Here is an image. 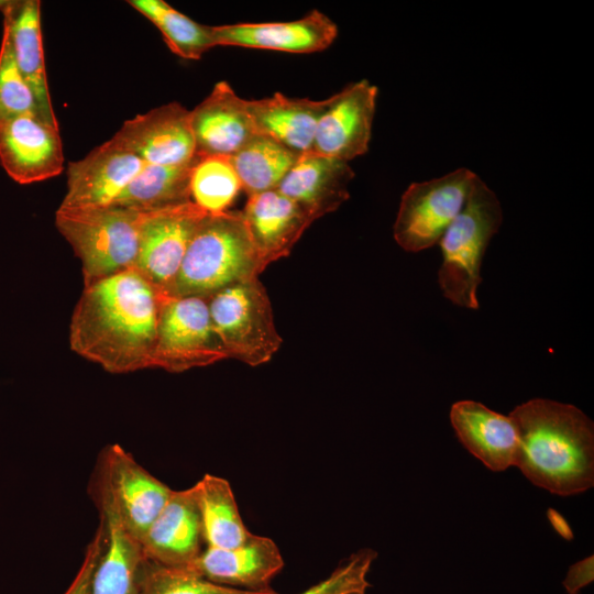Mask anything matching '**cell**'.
<instances>
[{"instance_id":"1","label":"cell","mask_w":594,"mask_h":594,"mask_svg":"<svg viewBox=\"0 0 594 594\" xmlns=\"http://www.w3.org/2000/svg\"><path fill=\"white\" fill-rule=\"evenodd\" d=\"M166 296L134 267L85 286L70 320L72 350L113 374L152 367Z\"/></svg>"},{"instance_id":"2","label":"cell","mask_w":594,"mask_h":594,"mask_svg":"<svg viewBox=\"0 0 594 594\" xmlns=\"http://www.w3.org/2000/svg\"><path fill=\"white\" fill-rule=\"evenodd\" d=\"M509 417L518 438L515 463L536 486L552 494L583 493L594 483V427L579 408L536 398Z\"/></svg>"},{"instance_id":"3","label":"cell","mask_w":594,"mask_h":594,"mask_svg":"<svg viewBox=\"0 0 594 594\" xmlns=\"http://www.w3.org/2000/svg\"><path fill=\"white\" fill-rule=\"evenodd\" d=\"M264 270L241 211L207 213L189 242L170 297L209 298Z\"/></svg>"},{"instance_id":"4","label":"cell","mask_w":594,"mask_h":594,"mask_svg":"<svg viewBox=\"0 0 594 594\" xmlns=\"http://www.w3.org/2000/svg\"><path fill=\"white\" fill-rule=\"evenodd\" d=\"M502 221L499 200L476 176L461 211L439 241L443 260L438 282L443 296L452 304L469 309L479 308L481 264Z\"/></svg>"},{"instance_id":"5","label":"cell","mask_w":594,"mask_h":594,"mask_svg":"<svg viewBox=\"0 0 594 594\" xmlns=\"http://www.w3.org/2000/svg\"><path fill=\"white\" fill-rule=\"evenodd\" d=\"M142 217L117 205L57 209L56 228L81 261L85 286L134 267Z\"/></svg>"},{"instance_id":"6","label":"cell","mask_w":594,"mask_h":594,"mask_svg":"<svg viewBox=\"0 0 594 594\" xmlns=\"http://www.w3.org/2000/svg\"><path fill=\"white\" fill-rule=\"evenodd\" d=\"M213 328L229 358L267 363L282 345L267 293L257 277L234 283L208 298Z\"/></svg>"},{"instance_id":"7","label":"cell","mask_w":594,"mask_h":594,"mask_svg":"<svg viewBox=\"0 0 594 594\" xmlns=\"http://www.w3.org/2000/svg\"><path fill=\"white\" fill-rule=\"evenodd\" d=\"M228 359L213 328L208 298L169 297L162 302L152 367L180 373Z\"/></svg>"},{"instance_id":"8","label":"cell","mask_w":594,"mask_h":594,"mask_svg":"<svg viewBox=\"0 0 594 594\" xmlns=\"http://www.w3.org/2000/svg\"><path fill=\"white\" fill-rule=\"evenodd\" d=\"M477 175L459 168L442 177L413 183L403 194L395 241L405 251L419 252L438 243L461 211Z\"/></svg>"},{"instance_id":"9","label":"cell","mask_w":594,"mask_h":594,"mask_svg":"<svg viewBox=\"0 0 594 594\" xmlns=\"http://www.w3.org/2000/svg\"><path fill=\"white\" fill-rule=\"evenodd\" d=\"M97 490L108 497L124 528L139 541L173 492L119 444L103 452Z\"/></svg>"},{"instance_id":"10","label":"cell","mask_w":594,"mask_h":594,"mask_svg":"<svg viewBox=\"0 0 594 594\" xmlns=\"http://www.w3.org/2000/svg\"><path fill=\"white\" fill-rule=\"evenodd\" d=\"M206 215L193 201L143 212L134 268L169 297L189 242Z\"/></svg>"},{"instance_id":"11","label":"cell","mask_w":594,"mask_h":594,"mask_svg":"<svg viewBox=\"0 0 594 594\" xmlns=\"http://www.w3.org/2000/svg\"><path fill=\"white\" fill-rule=\"evenodd\" d=\"M144 162L114 135L67 166V193L59 206L87 209L112 205Z\"/></svg>"},{"instance_id":"12","label":"cell","mask_w":594,"mask_h":594,"mask_svg":"<svg viewBox=\"0 0 594 594\" xmlns=\"http://www.w3.org/2000/svg\"><path fill=\"white\" fill-rule=\"evenodd\" d=\"M0 163L22 185L59 175L64 154L58 125L33 113L0 119Z\"/></svg>"},{"instance_id":"13","label":"cell","mask_w":594,"mask_h":594,"mask_svg":"<svg viewBox=\"0 0 594 594\" xmlns=\"http://www.w3.org/2000/svg\"><path fill=\"white\" fill-rule=\"evenodd\" d=\"M377 87L366 79L328 98L316 128L312 151L349 162L365 154L372 134Z\"/></svg>"},{"instance_id":"14","label":"cell","mask_w":594,"mask_h":594,"mask_svg":"<svg viewBox=\"0 0 594 594\" xmlns=\"http://www.w3.org/2000/svg\"><path fill=\"white\" fill-rule=\"evenodd\" d=\"M114 136L145 164L186 165L196 157L190 110L175 101L124 121Z\"/></svg>"},{"instance_id":"15","label":"cell","mask_w":594,"mask_h":594,"mask_svg":"<svg viewBox=\"0 0 594 594\" xmlns=\"http://www.w3.org/2000/svg\"><path fill=\"white\" fill-rule=\"evenodd\" d=\"M140 543L146 560L168 568L193 565L205 543L196 485L172 492Z\"/></svg>"},{"instance_id":"16","label":"cell","mask_w":594,"mask_h":594,"mask_svg":"<svg viewBox=\"0 0 594 594\" xmlns=\"http://www.w3.org/2000/svg\"><path fill=\"white\" fill-rule=\"evenodd\" d=\"M283 566L276 543L271 538L252 534L245 542L231 549L206 547L189 569L222 586L273 592L271 582Z\"/></svg>"},{"instance_id":"17","label":"cell","mask_w":594,"mask_h":594,"mask_svg":"<svg viewBox=\"0 0 594 594\" xmlns=\"http://www.w3.org/2000/svg\"><path fill=\"white\" fill-rule=\"evenodd\" d=\"M337 35V24L318 10L287 22L212 26L215 46H240L286 53L323 51L333 43Z\"/></svg>"},{"instance_id":"18","label":"cell","mask_w":594,"mask_h":594,"mask_svg":"<svg viewBox=\"0 0 594 594\" xmlns=\"http://www.w3.org/2000/svg\"><path fill=\"white\" fill-rule=\"evenodd\" d=\"M196 155L233 156L256 134L248 100L227 81L217 82L210 94L190 110Z\"/></svg>"},{"instance_id":"19","label":"cell","mask_w":594,"mask_h":594,"mask_svg":"<svg viewBox=\"0 0 594 594\" xmlns=\"http://www.w3.org/2000/svg\"><path fill=\"white\" fill-rule=\"evenodd\" d=\"M263 266L287 256L316 218L276 189L250 195L241 211Z\"/></svg>"},{"instance_id":"20","label":"cell","mask_w":594,"mask_h":594,"mask_svg":"<svg viewBox=\"0 0 594 594\" xmlns=\"http://www.w3.org/2000/svg\"><path fill=\"white\" fill-rule=\"evenodd\" d=\"M0 11L3 31L10 40L18 68L34 95L40 116L46 122L58 125L45 69L41 1L0 0Z\"/></svg>"},{"instance_id":"21","label":"cell","mask_w":594,"mask_h":594,"mask_svg":"<svg viewBox=\"0 0 594 594\" xmlns=\"http://www.w3.org/2000/svg\"><path fill=\"white\" fill-rule=\"evenodd\" d=\"M353 177L348 162L311 151L297 157L276 190L318 219L349 199Z\"/></svg>"},{"instance_id":"22","label":"cell","mask_w":594,"mask_h":594,"mask_svg":"<svg viewBox=\"0 0 594 594\" xmlns=\"http://www.w3.org/2000/svg\"><path fill=\"white\" fill-rule=\"evenodd\" d=\"M450 420L460 442L488 469L499 472L514 465L518 438L509 416L461 400L452 405Z\"/></svg>"},{"instance_id":"23","label":"cell","mask_w":594,"mask_h":594,"mask_svg":"<svg viewBox=\"0 0 594 594\" xmlns=\"http://www.w3.org/2000/svg\"><path fill=\"white\" fill-rule=\"evenodd\" d=\"M97 496L106 525V542L94 573L90 594H139L145 560L141 543L124 528L108 497L98 490Z\"/></svg>"},{"instance_id":"24","label":"cell","mask_w":594,"mask_h":594,"mask_svg":"<svg viewBox=\"0 0 594 594\" xmlns=\"http://www.w3.org/2000/svg\"><path fill=\"white\" fill-rule=\"evenodd\" d=\"M327 105L328 99L288 98L280 92L248 100L257 134L272 138L297 155L312 151L317 123Z\"/></svg>"},{"instance_id":"25","label":"cell","mask_w":594,"mask_h":594,"mask_svg":"<svg viewBox=\"0 0 594 594\" xmlns=\"http://www.w3.org/2000/svg\"><path fill=\"white\" fill-rule=\"evenodd\" d=\"M193 162L186 165L144 163L112 205L151 212L190 202Z\"/></svg>"},{"instance_id":"26","label":"cell","mask_w":594,"mask_h":594,"mask_svg":"<svg viewBox=\"0 0 594 594\" xmlns=\"http://www.w3.org/2000/svg\"><path fill=\"white\" fill-rule=\"evenodd\" d=\"M195 485L206 547L231 549L245 542L252 534L242 520L229 482L206 474Z\"/></svg>"},{"instance_id":"27","label":"cell","mask_w":594,"mask_h":594,"mask_svg":"<svg viewBox=\"0 0 594 594\" xmlns=\"http://www.w3.org/2000/svg\"><path fill=\"white\" fill-rule=\"evenodd\" d=\"M298 156L272 138L256 134L230 158L242 190L250 196L276 189Z\"/></svg>"},{"instance_id":"28","label":"cell","mask_w":594,"mask_h":594,"mask_svg":"<svg viewBox=\"0 0 594 594\" xmlns=\"http://www.w3.org/2000/svg\"><path fill=\"white\" fill-rule=\"evenodd\" d=\"M128 3L161 32L168 48L185 59H199L215 47L212 26L200 24L163 0H130Z\"/></svg>"},{"instance_id":"29","label":"cell","mask_w":594,"mask_h":594,"mask_svg":"<svg viewBox=\"0 0 594 594\" xmlns=\"http://www.w3.org/2000/svg\"><path fill=\"white\" fill-rule=\"evenodd\" d=\"M242 186L228 156L196 155L190 169L191 201L207 213L229 210Z\"/></svg>"},{"instance_id":"30","label":"cell","mask_w":594,"mask_h":594,"mask_svg":"<svg viewBox=\"0 0 594 594\" xmlns=\"http://www.w3.org/2000/svg\"><path fill=\"white\" fill-rule=\"evenodd\" d=\"M139 594H278L252 592L212 583L190 569L168 568L144 560Z\"/></svg>"},{"instance_id":"31","label":"cell","mask_w":594,"mask_h":594,"mask_svg":"<svg viewBox=\"0 0 594 594\" xmlns=\"http://www.w3.org/2000/svg\"><path fill=\"white\" fill-rule=\"evenodd\" d=\"M29 113L40 116L34 95L18 68L10 40L3 31L0 46V119Z\"/></svg>"},{"instance_id":"32","label":"cell","mask_w":594,"mask_h":594,"mask_svg":"<svg viewBox=\"0 0 594 594\" xmlns=\"http://www.w3.org/2000/svg\"><path fill=\"white\" fill-rule=\"evenodd\" d=\"M377 552L362 549L340 563L331 574L300 594H366L367 573Z\"/></svg>"},{"instance_id":"33","label":"cell","mask_w":594,"mask_h":594,"mask_svg":"<svg viewBox=\"0 0 594 594\" xmlns=\"http://www.w3.org/2000/svg\"><path fill=\"white\" fill-rule=\"evenodd\" d=\"M106 542V525L100 516V526L88 544L82 563L64 594H90L94 573Z\"/></svg>"},{"instance_id":"34","label":"cell","mask_w":594,"mask_h":594,"mask_svg":"<svg viewBox=\"0 0 594 594\" xmlns=\"http://www.w3.org/2000/svg\"><path fill=\"white\" fill-rule=\"evenodd\" d=\"M593 581V556L571 565L563 585L569 594H576L580 588Z\"/></svg>"}]
</instances>
